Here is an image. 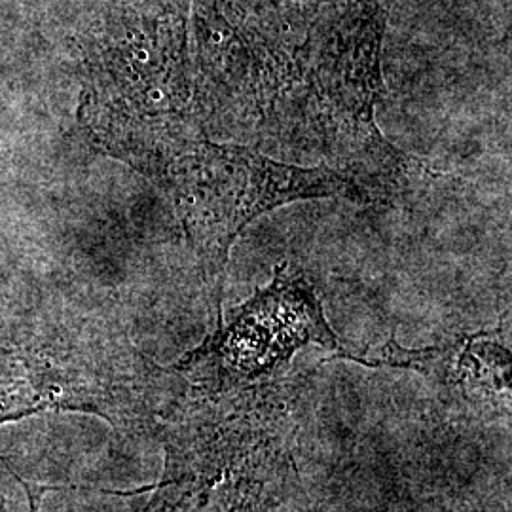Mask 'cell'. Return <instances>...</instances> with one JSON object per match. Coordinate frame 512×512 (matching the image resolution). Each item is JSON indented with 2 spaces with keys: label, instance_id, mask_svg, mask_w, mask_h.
I'll use <instances>...</instances> for the list:
<instances>
[{
  "label": "cell",
  "instance_id": "3957f363",
  "mask_svg": "<svg viewBox=\"0 0 512 512\" xmlns=\"http://www.w3.org/2000/svg\"><path fill=\"white\" fill-rule=\"evenodd\" d=\"M177 385L171 368L150 363L120 340L31 336L0 348V425L82 412L118 431H145Z\"/></svg>",
  "mask_w": 512,
  "mask_h": 512
},
{
  "label": "cell",
  "instance_id": "7a4b0ae2",
  "mask_svg": "<svg viewBox=\"0 0 512 512\" xmlns=\"http://www.w3.org/2000/svg\"><path fill=\"white\" fill-rule=\"evenodd\" d=\"M152 431L164 475L143 512H277L296 482L291 385L202 391L181 380Z\"/></svg>",
  "mask_w": 512,
  "mask_h": 512
},
{
  "label": "cell",
  "instance_id": "5b68a950",
  "mask_svg": "<svg viewBox=\"0 0 512 512\" xmlns=\"http://www.w3.org/2000/svg\"><path fill=\"white\" fill-rule=\"evenodd\" d=\"M310 344L336 355L344 351L313 283L283 264L266 287L222 315L215 330L171 370L194 389L232 391L275 382Z\"/></svg>",
  "mask_w": 512,
  "mask_h": 512
},
{
  "label": "cell",
  "instance_id": "6da1fadb",
  "mask_svg": "<svg viewBox=\"0 0 512 512\" xmlns=\"http://www.w3.org/2000/svg\"><path fill=\"white\" fill-rule=\"evenodd\" d=\"M88 133L95 147L131 165L169 196L200 260L215 323L222 317L230 251L258 217L304 200L372 203L376 198L348 171L281 164L251 148L213 143L192 124L105 126Z\"/></svg>",
  "mask_w": 512,
  "mask_h": 512
},
{
  "label": "cell",
  "instance_id": "277c9868",
  "mask_svg": "<svg viewBox=\"0 0 512 512\" xmlns=\"http://www.w3.org/2000/svg\"><path fill=\"white\" fill-rule=\"evenodd\" d=\"M380 23L365 12L332 40L311 46L283 84L272 116L302 126L338 162L363 169H399L401 154L376 124L384 99Z\"/></svg>",
  "mask_w": 512,
  "mask_h": 512
},
{
  "label": "cell",
  "instance_id": "8992f818",
  "mask_svg": "<svg viewBox=\"0 0 512 512\" xmlns=\"http://www.w3.org/2000/svg\"><path fill=\"white\" fill-rule=\"evenodd\" d=\"M334 359L370 368H401L421 374L440 403L471 420L511 418V329L461 334L444 344L406 349L391 338L372 355L340 351Z\"/></svg>",
  "mask_w": 512,
  "mask_h": 512
}]
</instances>
